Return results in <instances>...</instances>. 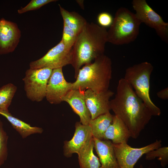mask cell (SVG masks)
<instances>
[{"mask_svg":"<svg viewBox=\"0 0 168 168\" xmlns=\"http://www.w3.org/2000/svg\"><path fill=\"white\" fill-rule=\"evenodd\" d=\"M111 110L124 122L130 137L136 139L152 116L150 110L124 78L118 82L115 97L110 100Z\"/></svg>","mask_w":168,"mask_h":168,"instance_id":"cell-1","label":"cell"},{"mask_svg":"<svg viewBox=\"0 0 168 168\" xmlns=\"http://www.w3.org/2000/svg\"><path fill=\"white\" fill-rule=\"evenodd\" d=\"M56 0H31L23 7L18 10V14H21L26 12L38 9L42 6L49 3L56 2Z\"/></svg>","mask_w":168,"mask_h":168,"instance_id":"cell-25","label":"cell"},{"mask_svg":"<svg viewBox=\"0 0 168 168\" xmlns=\"http://www.w3.org/2000/svg\"><path fill=\"white\" fill-rule=\"evenodd\" d=\"M0 114L5 117L13 128L17 132L22 138L35 133H41L43 129L40 127H32L28 124L12 116L8 110H0Z\"/></svg>","mask_w":168,"mask_h":168,"instance_id":"cell-18","label":"cell"},{"mask_svg":"<svg viewBox=\"0 0 168 168\" xmlns=\"http://www.w3.org/2000/svg\"><path fill=\"white\" fill-rule=\"evenodd\" d=\"M141 24L135 13L126 8H119L107 31V42L116 45L133 42L139 34Z\"/></svg>","mask_w":168,"mask_h":168,"instance_id":"cell-4","label":"cell"},{"mask_svg":"<svg viewBox=\"0 0 168 168\" xmlns=\"http://www.w3.org/2000/svg\"><path fill=\"white\" fill-rule=\"evenodd\" d=\"M114 94L112 91L109 89L98 92L90 89L85 91L86 103L91 119L100 115L110 112L111 110L110 99Z\"/></svg>","mask_w":168,"mask_h":168,"instance_id":"cell-12","label":"cell"},{"mask_svg":"<svg viewBox=\"0 0 168 168\" xmlns=\"http://www.w3.org/2000/svg\"><path fill=\"white\" fill-rule=\"evenodd\" d=\"M63 23L74 30L78 35L87 22L82 16L75 12H69L58 4Z\"/></svg>","mask_w":168,"mask_h":168,"instance_id":"cell-20","label":"cell"},{"mask_svg":"<svg viewBox=\"0 0 168 168\" xmlns=\"http://www.w3.org/2000/svg\"><path fill=\"white\" fill-rule=\"evenodd\" d=\"M93 138L94 148L101 164L100 168H120L112 142L109 140H101Z\"/></svg>","mask_w":168,"mask_h":168,"instance_id":"cell-15","label":"cell"},{"mask_svg":"<svg viewBox=\"0 0 168 168\" xmlns=\"http://www.w3.org/2000/svg\"><path fill=\"white\" fill-rule=\"evenodd\" d=\"M106 29L92 22H87L77 35L72 47L73 59L72 65L76 78L82 67L91 63L104 54L107 42Z\"/></svg>","mask_w":168,"mask_h":168,"instance_id":"cell-2","label":"cell"},{"mask_svg":"<svg viewBox=\"0 0 168 168\" xmlns=\"http://www.w3.org/2000/svg\"><path fill=\"white\" fill-rule=\"evenodd\" d=\"M114 116L109 112L91 119L89 125L91 127L93 137L100 140H103L105 132L112 123Z\"/></svg>","mask_w":168,"mask_h":168,"instance_id":"cell-19","label":"cell"},{"mask_svg":"<svg viewBox=\"0 0 168 168\" xmlns=\"http://www.w3.org/2000/svg\"><path fill=\"white\" fill-rule=\"evenodd\" d=\"M153 69L152 65L147 62L135 64L126 69L124 78L134 89L152 115L159 116L161 110L153 102L150 96V78Z\"/></svg>","mask_w":168,"mask_h":168,"instance_id":"cell-5","label":"cell"},{"mask_svg":"<svg viewBox=\"0 0 168 168\" xmlns=\"http://www.w3.org/2000/svg\"><path fill=\"white\" fill-rule=\"evenodd\" d=\"M113 20L114 18L111 14L106 12L100 13L97 17V21L99 25L105 28L110 27Z\"/></svg>","mask_w":168,"mask_h":168,"instance_id":"cell-26","label":"cell"},{"mask_svg":"<svg viewBox=\"0 0 168 168\" xmlns=\"http://www.w3.org/2000/svg\"><path fill=\"white\" fill-rule=\"evenodd\" d=\"M157 95L158 97L162 99H168V87H166L158 91Z\"/></svg>","mask_w":168,"mask_h":168,"instance_id":"cell-27","label":"cell"},{"mask_svg":"<svg viewBox=\"0 0 168 168\" xmlns=\"http://www.w3.org/2000/svg\"><path fill=\"white\" fill-rule=\"evenodd\" d=\"M85 91L72 89L62 98V100L68 103L73 111L79 117L80 122L82 124L87 125L91 119L86 103Z\"/></svg>","mask_w":168,"mask_h":168,"instance_id":"cell-14","label":"cell"},{"mask_svg":"<svg viewBox=\"0 0 168 168\" xmlns=\"http://www.w3.org/2000/svg\"><path fill=\"white\" fill-rule=\"evenodd\" d=\"M63 35L61 41L68 48L71 49L74 44L77 35L73 30L63 24Z\"/></svg>","mask_w":168,"mask_h":168,"instance_id":"cell-24","label":"cell"},{"mask_svg":"<svg viewBox=\"0 0 168 168\" xmlns=\"http://www.w3.org/2000/svg\"><path fill=\"white\" fill-rule=\"evenodd\" d=\"M139 168H143V166L142 164L140 165Z\"/></svg>","mask_w":168,"mask_h":168,"instance_id":"cell-28","label":"cell"},{"mask_svg":"<svg viewBox=\"0 0 168 168\" xmlns=\"http://www.w3.org/2000/svg\"><path fill=\"white\" fill-rule=\"evenodd\" d=\"M93 138H91L79 153L78 160L80 168H100L101 164L98 158L93 152Z\"/></svg>","mask_w":168,"mask_h":168,"instance_id":"cell-17","label":"cell"},{"mask_svg":"<svg viewBox=\"0 0 168 168\" xmlns=\"http://www.w3.org/2000/svg\"><path fill=\"white\" fill-rule=\"evenodd\" d=\"M94 61L80 68L72 83V89H90L98 92L109 90L112 74L111 59L103 54Z\"/></svg>","mask_w":168,"mask_h":168,"instance_id":"cell-3","label":"cell"},{"mask_svg":"<svg viewBox=\"0 0 168 168\" xmlns=\"http://www.w3.org/2000/svg\"><path fill=\"white\" fill-rule=\"evenodd\" d=\"M21 31L17 24L4 18L0 19V55L13 52L18 45Z\"/></svg>","mask_w":168,"mask_h":168,"instance_id":"cell-11","label":"cell"},{"mask_svg":"<svg viewBox=\"0 0 168 168\" xmlns=\"http://www.w3.org/2000/svg\"><path fill=\"white\" fill-rule=\"evenodd\" d=\"M75 130L72 138L64 142L63 155L67 157L72 156L73 153L78 154L81 148L93 136L89 125L82 124L77 122L75 124Z\"/></svg>","mask_w":168,"mask_h":168,"instance_id":"cell-13","label":"cell"},{"mask_svg":"<svg viewBox=\"0 0 168 168\" xmlns=\"http://www.w3.org/2000/svg\"><path fill=\"white\" fill-rule=\"evenodd\" d=\"M73 59L72 48H68L61 40L42 57L31 62L30 68H47L52 70L62 68L67 65H72Z\"/></svg>","mask_w":168,"mask_h":168,"instance_id":"cell-8","label":"cell"},{"mask_svg":"<svg viewBox=\"0 0 168 168\" xmlns=\"http://www.w3.org/2000/svg\"><path fill=\"white\" fill-rule=\"evenodd\" d=\"M17 87L11 83L3 85L0 88V110H8L16 91Z\"/></svg>","mask_w":168,"mask_h":168,"instance_id":"cell-21","label":"cell"},{"mask_svg":"<svg viewBox=\"0 0 168 168\" xmlns=\"http://www.w3.org/2000/svg\"><path fill=\"white\" fill-rule=\"evenodd\" d=\"M161 141H156L140 148H133L127 143H113L116 157L120 168H133L139 159L144 154L161 146Z\"/></svg>","mask_w":168,"mask_h":168,"instance_id":"cell-9","label":"cell"},{"mask_svg":"<svg viewBox=\"0 0 168 168\" xmlns=\"http://www.w3.org/2000/svg\"><path fill=\"white\" fill-rule=\"evenodd\" d=\"M133 7L135 14L141 23L154 29L161 40L168 43V23L147 4L145 0H133Z\"/></svg>","mask_w":168,"mask_h":168,"instance_id":"cell-7","label":"cell"},{"mask_svg":"<svg viewBox=\"0 0 168 168\" xmlns=\"http://www.w3.org/2000/svg\"><path fill=\"white\" fill-rule=\"evenodd\" d=\"M72 89V83L67 82L64 77L62 68L53 69L48 81L45 97L51 104H57L62 98Z\"/></svg>","mask_w":168,"mask_h":168,"instance_id":"cell-10","label":"cell"},{"mask_svg":"<svg viewBox=\"0 0 168 168\" xmlns=\"http://www.w3.org/2000/svg\"><path fill=\"white\" fill-rule=\"evenodd\" d=\"M8 138V136L4 129L2 122L0 120V167L7 158Z\"/></svg>","mask_w":168,"mask_h":168,"instance_id":"cell-23","label":"cell"},{"mask_svg":"<svg viewBox=\"0 0 168 168\" xmlns=\"http://www.w3.org/2000/svg\"><path fill=\"white\" fill-rule=\"evenodd\" d=\"M130 137L127 126L120 119L114 115L113 122L106 131L103 140H111L114 144L127 143Z\"/></svg>","mask_w":168,"mask_h":168,"instance_id":"cell-16","label":"cell"},{"mask_svg":"<svg viewBox=\"0 0 168 168\" xmlns=\"http://www.w3.org/2000/svg\"><path fill=\"white\" fill-rule=\"evenodd\" d=\"M52 69L29 68L23 79L27 98L33 101L40 102L45 97L47 85Z\"/></svg>","mask_w":168,"mask_h":168,"instance_id":"cell-6","label":"cell"},{"mask_svg":"<svg viewBox=\"0 0 168 168\" xmlns=\"http://www.w3.org/2000/svg\"></svg>","mask_w":168,"mask_h":168,"instance_id":"cell-29","label":"cell"},{"mask_svg":"<svg viewBox=\"0 0 168 168\" xmlns=\"http://www.w3.org/2000/svg\"><path fill=\"white\" fill-rule=\"evenodd\" d=\"M157 157L161 166L165 167L168 164V147H161L146 154L145 158L147 160H153Z\"/></svg>","mask_w":168,"mask_h":168,"instance_id":"cell-22","label":"cell"}]
</instances>
